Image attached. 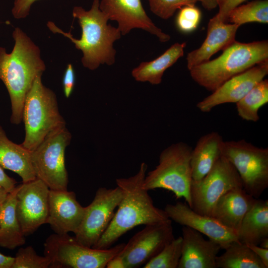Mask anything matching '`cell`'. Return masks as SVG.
<instances>
[{"mask_svg": "<svg viewBox=\"0 0 268 268\" xmlns=\"http://www.w3.org/2000/svg\"><path fill=\"white\" fill-rule=\"evenodd\" d=\"M147 169V164L142 162L134 175L116 179L117 186L123 193L122 200L107 229L92 248H109L122 236L136 226L171 220L164 210L154 205L148 191L143 188Z\"/></svg>", "mask_w": 268, "mask_h": 268, "instance_id": "cell-1", "label": "cell"}, {"mask_svg": "<svg viewBox=\"0 0 268 268\" xmlns=\"http://www.w3.org/2000/svg\"><path fill=\"white\" fill-rule=\"evenodd\" d=\"M15 44L10 53L0 47V79L4 84L11 103V123L18 125L22 121L25 96L35 78L43 74L46 65L40 50L20 28L12 33Z\"/></svg>", "mask_w": 268, "mask_h": 268, "instance_id": "cell-2", "label": "cell"}, {"mask_svg": "<svg viewBox=\"0 0 268 268\" xmlns=\"http://www.w3.org/2000/svg\"><path fill=\"white\" fill-rule=\"evenodd\" d=\"M99 0H93L91 8L86 10L82 7L74 6L72 16L78 19L81 28V36L77 39L70 32H65L52 21L47 26L54 33H60L70 39L75 48L83 53L81 63L86 68L95 70L100 65H113L116 51L114 43L121 37L118 27L108 24L109 18L100 9Z\"/></svg>", "mask_w": 268, "mask_h": 268, "instance_id": "cell-3", "label": "cell"}, {"mask_svg": "<svg viewBox=\"0 0 268 268\" xmlns=\"http://www.w3.org/2000/svg\"><path fill=\"white\" fill-rule=\"evenodd\" d=\"M268 60L267 40L234 41L217 58L190 69L192 79L211 92L232 77Z\"/></svg>", "mask_w": 268, "mask_h": 268, "instance_id": "cell-4", "label": "cell"}, {"mask_svg": "<svg viewBox=\"0 0 268 268\" xmlns=\"http://www.w3.org/2000/svg\"><path fill=\"white\" fill-rule=\"evenodd\" d=\"M42 74L34 79L25 98L22 121L25 137L22 145L34 150L51 132L66 126L55 93L42 83Z\"/></svg>", "mask_w": 268, "mask_h": 268, "instance_id": "cell-5", "label": "cell"}, {"mask_svg": "<svg viewBox=\"0 0 268 268\" xmlns=\"http://www.w3.org/2000/svg\"><path fill=\"white\" fill-rule=\"evenodd\" d=\"M192 149L190 145L182 141L165 148L160 154L158 164L145 175L143 188L148 191L164 189L172 192L177 199H184L190 207Z\"/></svg>", "mask_w": 268, "mask_h": 268, "instance_id": "cell-6", "label": "cell"}, {"mask_svg": "<svg viewBox=\"0 0 268 268\" xmlns=\"http://www.w3.org/2000/svg\"><path fill=\"white\" fill-rule=\"evenodd\" d=\"M221 152L236 169L244 190L259 199L268 187V148L245 139L224 140Z\"/></svg>", "mask_w": 268, "mask_h": 268, "instance_id": "cell-7", "label": "cell"}, {"mask_svg": "<svg viewBox=\"0 0 268 268\" xmlns=\"http://www.w3.org/2000/svg\"><path fill=\"white\" fill-rule=\"evenodd\" d=\"M125 245L95 249L80 244L74 236L55 233L50 235L44 243V256L51 260L52 268H104Z\"/></svg>", "mask_w": 268, "mask_h": 268, "instance_id": "cell-8", "label": "cell"}, {"mask_svg": "<svg viewBox=\"0 0 268 268\" xmlns=\"http://www.w3.org/2000/svg\"><path fill=\"white\" fill-rule=\"evenodd\" d=\"M71 134L66 126L50 133L33 151L31 160L36 178L52 190H67L65 151Z\"/></svg>", "mask_w": 268, "mask_h": 268, "instance_id": "cell-9", "label": "cell"}, {"mask_svg": "<svg viewBox=\"0 0 268 268\" xmlns=\"http://www.w3.org/2000/svg\"><path fill=\"white\" fill-rule=\"evenodd\" d=\"M240 187L243 186L236 169L221 156L203 178L192 180L190 207L199 214L211 216L220 198L230 190Z\"/></svg>", "mask_w": 268, "mask_h": 268, "instance_id": "cell-10", "label": "cell"}, {"mask_svg": "<svg viewBox=\"0 0 268 268\" xmlns=\"http://www.w3.org/2000/svg\"><path fill=\"white\" fill-rule=\"evenodd\" d=\"M123 197L118 186L114 189L99 188L92 202L86 206L81 223L74 234L80 244L92 247L111 222Z\"/></svg>", "mask_w": 268, "mask_h": 268, "instance_id": "cell-11", "label": "cell"}, {"mask_svg": "<svg viewBox=\"0 0 268 268\" xmlns=\"http://www.w3.org/2000/svg\"><path fill=\"white\" fill-rule=\"evenodd\" d=\"M174 238L172 220L146 225L125 244L117 255L124 268L144 265Z\"/></svg>", "mask_w": 268, "mask_h": 268, "instance_id": "cell-12", "label": "cell"}, {"mask_svg": "<svg viewBox=\"0 0 268 268\" xmlns=\"http://www.w3.org/2000/svg\"><path fill=\"white\" fill-rule=\"evenodd\" d=\"M18 187L16 215L26 236L33 233L41 225L46 223L50 189L38 178L22 183Z\"/></svg>", "mask_w": 268, "mask_h": 268, "instance_id": "cell-13", "label": "cell"}, {"mask_svg": "<svg viewBox=\"0 0 268 268\" xmlns=\"http://www.w3.org/2000/svg\"><path fill=\"white\" fill-rule=\"evenodd\" d=\"M99 7L109 20L117 22L123 35L138 28L156 36L161 42L170 39V36L157 27L147 15L141 0H101Z\"/></svg>", "mask_w": 268, "mask_h": 268, "instance_id": "cell-14", "label": "cell"}, {"mask_svg": "<svg viewBox=\"0 0 268 268\" xmlns=\"http://www.w3.org/2000/svg\"><path fill=\"white\" fill-rule=\"evenodd\" d=\"M268 73V60L230 78L196 106L201 112H210L225 103H236Z\"/></svg>", "mask_w": 268, "mask_h": 268, "instance_id": "cell-15", "label": "cell"}, {"mask_svg": "<svg viewBox=\"0 0 268 268\" xmlns=\"http://www.w3.org/2000/svg\"><path fill=\"white\" fill-rule=\"evenodd\" d=\"M164 210L171 220L205 235L217 242L221 249L225 250L232 243L239 241L235 231L212 216L195 212L186 202L178 201L175 204H167Z\"/></svg>", "mask_w": 268, "mask_h": 268, "instance_id": "cell-16", "label": "cell"}, {"mask_svg": "<svg viewBox=\"0 0 268 268\" xmlns=\"http://www.w3.org/2000/svg\"><path fill=\"white\" fill-rule=\"evenodd\" d=\"M85 208L76 200L74 192L67 190H50L46 223L57 234H75L81 223Z\"/></svg>", "mask_w": 268, "mask_h": 268, "instance_id": "cell-17", "label": "cell"}, {"mask_svg": "<svg viewBox=\"0 0 268 268\" xmlns=\"http://www.w3.org/2000/svg\"><path fill=\"white\" fill-rule=\"evenodd\" d=\"M181 257L178 268H216V259L221 249L215 241L187 226L182 228Z\"/></svg>", "mask_w": 268, "mask_h": 268, "instance_id": "cell-18", "label": "cell"}, {"mask_svg": "<svg viewBox=\"0 0 268 268\" xmlns=\"http://www.w3.org/2000/svg\"><path fill=\"white\" fill-rule=\"evenodd\" d=\"M240 26L218 20L214 16L208 23L207 35L201 46L190 52L187 57L189 70L210 60L219 51L223 50L235 41Z\"/></svg>", "mask_w": 268, "mask_h": 268, "instance_id": "cell-19", "label": "cell"}, {"mask_svg": "<svg viewBox=\"0 0 268 268\" xmlns=\"http://www.w3.org/2000/svg\"><path fill=\"white\" fill-rule=\"evenodd\" d=\"M256 199L242 187L233 188L218 200L211 216L237 234L244 216Z\"/></svg>", "mask_w": 268, "mask_h": 268, "instance_id": "cell-20", "label": "cell"}, {"mask_svg": "<svg viewBox=\"0 0 268 268\" xmlns=\"http://www.w3.org/2000/svg\"><path fill=\"white\" fill-rule=\"evenodd\" d=\"M224 140L217 132L212 131L201 136L191 155V165L193 181L203 178L222 156Z\"/></svg>", "mask_w": 268, "mask_h": 268, "instance_id": "cell-21", "label": "cell"}, {"mask_svg": "<svg viewBox=\"0 0 268 268\" xmlns=\"http://www.w3.org/2000/svg\"><path fill=\"white\" fill-rule=\"evenodd\" d=\"M0 166L18 174L22 183L36 178L31 160L30 151L10 140L0 125Z\"/></svg>", "mask_w": 268, "mask_h": 268, "instance_id": "cell-22", "label": "cell"}, {"mask_svg": "<svg viewBox=\"0 0 268 268\" xmlns=\"http://www.w3.org/2000/svg\"><path fill=\"white\" fill-rule=\"evenodd\" d=\"M239 241L259 245L268 237V200L256 199L244 216L237 233Z\"/></svg>", "mask_w": 268, "mask_h": 268, "instance_id": "cell-23", "label": "cell"}, {"mask_svg": "<svg viewBox=\"0 0 268 268\" xmlns=\"http://www.w3.org/2000/svg\"><path fill=\"white\" fill-rule=\"evenodd\" d=\"M18 187L8 193L0 205V247L10 250L25 243L24 235L15 211L16 194Z\"/></svg>", "mask_w": 268, "mask_h": 268, "instance_id": "cell-24", "label": "cell"}, {"mask_svg": "<svg viewBox=\"0 0 268 268\" xmlns=\"http://www.w3.org/2000/svg\"><path fill=\"white\" fill-rule=\"evenodd\" d=\"M186 46L185 42L176 43L154 60L141 62L132 70L133 77L139 82L160 84L165 71L183 56Z\"/></svg>", "mask_w": 268, "mask_h": 268, "instance_id": "cell-25", "label": "cell"}, {"mask_svg": "<svg viewBox=\"0 0 268 268\" xmlns=\"http://www.w3.org/2000/svg\"><path fill=\"white\" fill-rule=\"evenodd\" d=\"M225 252L217 257L216 268H266L256 254L245 243H232Z\"/></svg>", "mask_w": 268, "mask_h": 268, "instance_id": "cell-26", "label": "cell"}, {"mask_svg": "<svg viewBox=\"0 0 268 268\" xmlns=\"http://www.w3.org/2000/svg\"><path fill=\"white\" fill-rule=\"evenodd\" d=\"M268 103V80L264 79L236 103L238 115L244 120L256 122L260 119V109Z\"/></svg>", "mask_w": 268, "mask_h": 268, "instance_id": "cell-27", "label": "cell"}, {"mask_svg": "<svg viewBox=\"0 0 268 268\" xmlns=\"http://www.w3.org/2000/svg\"><path fill=\"white\" fill-rule=\"evenodd\" d=\"M239 26L249 22L268 23V0H255L239 5L228 13L226 22Z\"/></svg>", "mask_w": 268, "mask_h": 268, "instance_id": "cell-28", "label": "cell"}, {"mask_svg": "<svg viewBox=\"0 0 268 268\" xmlns=\"http://www.w3.org/2000/svg\"><path fill=\"white\" fill-rule=\"evenodd\" d=\"M182 236L174 238L143 268H177L181 257Z\"/></svg>", "mask_w": 268, "mask_h": 268, "instance_id": "cell-29", "label": "cell"}, {"mask_svg": "<svg viewBox=\"0 0 268 268\" xmlns=\"http://www.w3.org/2000/svg\"><path fill=\"white\" fill-rule=\"evenodd\" d=\"M14 258L11 268H52L50 259L45 256H39L31 246L20 248Z\"/></svg>", "mask_w": 268, "mask_h": 268, "instance_id": "cell-30", "label": "cell"}, {"mask_svg": "<svg viewBox=\"0 0 268 268\" xmlns=\"http://www.w3.org/2000/svg\"><path fill=\"white\" fill-rule=\"evenodd\" d=\"M150 10L163 19L172 17L177 9L187 5H195L198 0H147Z\"/></svg>", "mask_w": 268, "mask_h": 268, "instance_id": "cell-31", "label": "cell"}, {"mask_svg": "<svg viewBox=\"0 0 268 268\" xmlns=\"http://www.w3.org/2000/svg\"><path fill=\"white\" fill-rule=\"evenodd\" d=\"M201 17V11L195 5L183 6L176 17L177 27L184 33L192 32L197 28Z\"/></svg>", "mask_w": 268, "mask_h": 268, "instance_id": "cell-32", "label": "cell"}, {"mask_svg": "<svg viewBox=\"0 0 268 268\" xmlns=\"http://www.w3.org/2000/svg\"><path fill=\"white\" fill-rule=\"evenodd\" d=\"M246 0H218L219 11L215 17L220 21L226 22L229 12Z\"/></svg>", "mask_w": 268, "mask_h": 268, "instance_id": "cell-33", "label": "cell"}, {"mask_svg": "<svg viewBox=\"0 0 268 268\" xmlns=\"http://www.w3.org/2000/svg\"><path fill=\"white\" fill-rule=\"evenodd\" d=\"M38 0H15L12 13L16 19L24 18L29 14L32 4Z\"/></svg>", "mask_w": 268, "mask_h": 268, "instance_id": "cell-34", "label": "cell"}, {"mask_svg": "<svg viewBox=\"0 0 268 268\" xmlns=\"http://www.w3.org/2000/svg\"><path fill=\"white\" fill-rule=\"evenodd\" d=\"M75 80V72L73 67L71 64L67 65L64 72L63 85L65 96L68 98L74 87Z\"/></svg>", "mask_w": 268, "mask_h": 268, "instance_id": "cell-35", "label": "cell"}, {"mask_svg": "<svg viewBox=\"0 0 268 268\" xmlns=\"http://www.w3.org/2000/svg\"><path fill=\"white\" fill-rule=\"evenodd\" d=\"M16 183L17 182L12 178L8 176L0 166V186L8 193H10L15 188Z\"/></svg>", "mask_w": 268, "mask_h": 268, "instance_id": "cell-36", "label": "cell"}, {"mask_svg": "<svg viewBox=\"0 0 268 268\" xmlns=\"http://www.w3.org/2000/svg\"><path fill=\"white\" fill-rule=\"evenodd\" d=\"M259 258L266 268H268V249L259 246V245L246 244Z\"/></svg>", "mask_w": 268, "mask_h": 268, "instance_id": "cell-37", "label": "cell"}, {"mask_svg": "<svg viewBox=\"0 0 268 268\" xmlns=\"http://www.w3.org/2000/svg\"><path fill=\"white\" fill-rule=\"evenodd\" d=\"M14 258L0 253V268H11Z\"/></svg>", "mask_w": 268, "mask_h": 268, "instance_id": "cell-38", "label": "cell"}, {"mask_svg": "<svg viewBox=\"0 0 268 268\" xmlns=\"http://www.w3.org/2000/svg\"><path fill=\"white\" fill-rule=\"evenodd\" d=\"M200 1L204 8L211 10L217 6L218 0H198Z\"/></svg>", "mask_w": 268, "mask_h": 268, "instance_id": "cell-39", "label": "cell"}, {"mask_svg": "<svg viewBox=\"0 0 268 268\" xmlns=\"http://www.w3.org/2000/svg\"><path fill=\"white\" fill-rule=\"evenodd\" d=\"M8 193L0 186V205L5 200Z\"/></svg>", "mask_w": 268, "mask_h": 268, "instance_id": "cell-40", "label": "cell"}, {"mask_svg": "<svg viewBox=\"0 0 268 268\" xmlns=\"http://www.w3.org/2000/svg\"><path fill=\"white\" fill-rule=\"evenodd\" d=\"M259 245L262 248L268 249V237L264 239Z\"/></svg>", "mask_w": 268, "mask_h": 268, "instance_id": "cell-41", "label": "cell"}]
</instances>
